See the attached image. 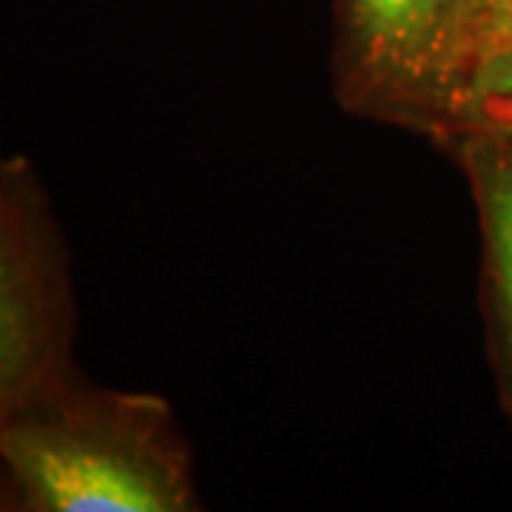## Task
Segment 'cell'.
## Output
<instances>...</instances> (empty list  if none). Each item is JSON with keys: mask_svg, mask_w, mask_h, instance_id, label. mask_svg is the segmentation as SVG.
<instances>
[{"mask_svg": "<svg viewBox=\"0 0 512 512\" xmlns=\"http://www.w3.org/2000/svg\"><path fill=\"white\" fill-rule=\"evenodd\" d=\"M0 473L29 512L197 510L188 444L168 402L77 373L0 421Z\"/></svg>", "mask_w": 512, "mask_h": 512, "instance_id": "obj_1", "label": "cell"}, {"mask_svg": "<svg viewBox=\"0 0 512 512\" xmlns=\"http://www.w3.org/2000/svg\"><path fill=\"white\" fill-rule=\"evenodd\" d=\"M69 251L26 157L0 185V421L74 373Z\"/></svg>", "mask_w": 512, "mask_h": 512, "instance_id": "obj_2", "label": "cell"}, {"mask_svg": "<svg viewBox=\"0 0 512 512\" xmlns=\"http://www.w3.org/2000/svg\"><path fill=\"white\" fill-rule=\"evenodd\" d=\"M450 6L453 0H339L330 72L342 109L404 128Z\"/></svg>", "mask_w": 512, "mask_h": 512, "instance_id": "obj_3", "label": "cell"}, {"mask_svg": "<svg viewBox=\"0 0 512 512\" xmlns=\"http://www.w3.org/2000/svg\"><path fill=\"white\" fill-rule=\"evenodd\" d=\"M470 185L484 259V316L495 390L512 424V137L458 134L444 140Z\"/></svg>", "mask_w": 512, "mask_h": 512, "instance_id": "obj_4", "label": "cell"}, {"mask_svg": "<svg viewBox=\"0 0 512 512\" xmlns=\"http://www.w3.org/2000/svg\"><path fill=\"white\" fill-rule=\"evenodd\" d=\"M512 55V0H453L430 57L421 97L404 128L421 131L441 100L470 74Z\"/></svg>", "mask_w": 512, "mask_h": 512, "instance_id": "obj_5", "label": "cell"}, {"mask_svg": "<svg viewBox=\"0 0 512 512\" xmlns=\"http://www.w3.org/2000/svg\"><path fill=\"white\" fill-rule=\"evenodd\" d=\"M421 134L439 143L458 134L512 137V55L481 66L456 86L424 120Z\"/></svg>", "mask_w": 512, "mask_h": 512, "instance_id": "obj_6", "label": "cell"}, {"mask_svg": "<svg viewBox=\"0 0 512 512\" xmlns=\"http://www.w3.org/2000/svg\"><path fill=\"white\" fill-rule=\"evenodd\" d=\"M9 165H12V157H0V185H3L6 174H9Z\"/></svg>", "mask_w": 512, "mask_h": 512, "instance_id": "obj_7", "label": "cell"}, {"mask_svg": "<svg viewBox=\"0 0 512 512\" xmlns=\"http://www.w3.org/2000/svg\"><path fill=\"white\" fill-rule=\"evenodd\" d=\"M3 495H6V498H12V495H9V493H0V498H3Z\"/></svg>", "mask_w": 512, "mask_h": 512, "instance_id": "obj_8", "label": "cell"}]
</instances>
